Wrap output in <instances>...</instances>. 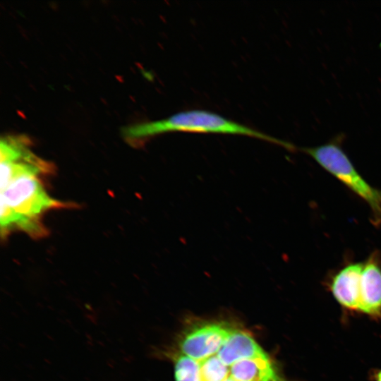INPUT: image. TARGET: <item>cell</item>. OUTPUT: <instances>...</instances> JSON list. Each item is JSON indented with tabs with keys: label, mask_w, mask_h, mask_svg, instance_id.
Instances as JSON below:
<instances>
[{
	"label": "cell",
	"mask_w": 381,
	"mask_h": 381,
	"mask_svg": "<svg viewBox=\"0 0 381 381\" xmlns=\"http://www.w3.org/2000/svg\"><path fill=\"white\" fill-rule=\"evenodd\" d=\"M37 175L27 174L12 181L1 191L0 225L2 237L16 228L34 237L45 235L40 222L46 211L66 205L52 198Z\"/></svg>",
	"instance_id": "1"
},
{
	"label": "cell",
	"mask_w": 381,
	"mask_h": 381,
	"mask_svg": "<svg viewBox=\"0 0 381 381\" xmlns=\"http://www.w3.org/2000/svg\"><path fill=\"white\" fill-rule=\"evenodd\" d=\"M212 133L242 135L262 139L287 149L289 143L230 120L218 114L200 109L178 112L161 120L137 123L122 128L129 139H141L167 132Z\"/></svg>",
	"instance_id": "2"
},
{
	"label": "cell",
	"mask_w": 381,
	"mask_h": 381,
	"mask_svg": "<svg viewBox=\"0 0 381 381\" xmlns=\"http://www.w3.org/2000/svg\"><path fill=\"white\" fill-rule=\"evenodd\" d=\"M344 135H339L331 140L314 147L296 146L313 158L322 168L334 176L369 206L371 220L375 226L381 224V190L365 181L358 173L342 148Z\"/></svg>",
	"instance_id": "3"
},
{
	"label": "cell",
	"mask_w": 381,
	"mask_h": 381,
	"mask_svg": "<svg viewBox=\"0 0 381 381\" xmlns=\"http://www.w3.org/2000/svg\"><path fill=\"white\" fill-rule=\"evenodd\" d=\"M234 329L222 322H209L190 327L179 341L183 355L198 361L217 354Z\"/></svg>",
	"instance_id": "4"
},
{
	"label": "cell",
	"mask_w": 381,
	"mask_h": 381,
	"mask_svg": "<svg viewBox=\"0 0 381 381\" xmlns=\"http://www.w3.org/2000/svg\"><path fill=\"white\" fill-rule=\"evenodd\" d=\"M358 310L381 318V256L377 251L363 262Z\"/></svg>",
	"instance_id": "5"
},
{
	"label": "cell",
	"mask_w": 381,
	"mask_h": 381,
	"mask_svg": "<svg viewBox=\"0 0 381 381\" xmlns=\"http://www.w3.org/2000/svg\"><path fill=\"white\" fill-rule=\"evenodd\" d=\"M363 268V262L349 263L332 278L331 291L339 303L346 308L359 309Z\"/></svg>",
	"instance_id": "6"
},
{
	"label": "cell",
	"mask_w": 381,
	"mask_h": 381,
	"mask_svg": "<svg viewBox=\"0 0 381 381\" xmlns=\"http://www.w3.org/2000/svg\"><path fill=\"white\" fill-rule=\"evenodd\" d=\"M227 366L250 358H270L250 334L234 329L216 354Z\"/></svg>",
	"instance_id": "7"
},
{
	"label": "cell",
	"mask_w": 381,
	"mask_h": 381,
	"mask_svg": "<svg viewBox=\"0 0 381 381\" xmlns=\"http://www.w3.org/2000/svg\"><path fill=\"white\" fill-rule=\"evenodd\" d=\"M230 375L238 381H286L270 358L244 359L229 367Z\"/></svg>",
	"instance_id": "8"
},
{
	"label": "cell",
	"mask_w": 381,
	"mask_h": 381,
	"mask_svg": "<svg viewBox=\"0 0 381 381\" xmlns=\"http://www.w3.org/2000/svg\"><path fill=\"white\" fill-rule=\"evenodd\" d=\"M176 381H202L200 362L186 355H179L174 361Z\"/></svg>",
	"instance_id": "9"
},
{
	"label": "cell",
	"mask_w": 381,
	"mask_h": 381,
	"mask_svg": "<svg viewBox=\"0 0 381 381\" xmlns=\"http://www.w3.org/2000/svg\"><path fill=\"white\" fill-rule=\"evenodd\" d=\"M199 362L202 381H224L230 375L229 367L217 355Z\"/></svg>",
	"instance_id": "10"
},
{
	"label": "cell",
	"mask_w": 381,
	"mask_h": 381,
	"mask_svg": "<svg viewBox=\"0 0 381 381\" xmlns=\"http://www.w3.org/2000/svg\"><path fill=\"white\" fill-rule=\"evenodd\" d=\"M224 381H238L234 379L231 375H229Z\"/></svg>",
	"instance_id": "11"
},
{
	"label": "cell",
	"mask_w": 381,
	"mask_h": 381,
	"mask_svg": "<svg viewBox=\"0 0 381 381\" xmlns=\"http://www.w3.org/2000/svg\"><path fill=\"white\" fill-rule=\"evenodd\" d=\"M376 378L377 381H381V370L377 373Z\"/></svg>",
	"instance_id": "12"
}]
</instances>
